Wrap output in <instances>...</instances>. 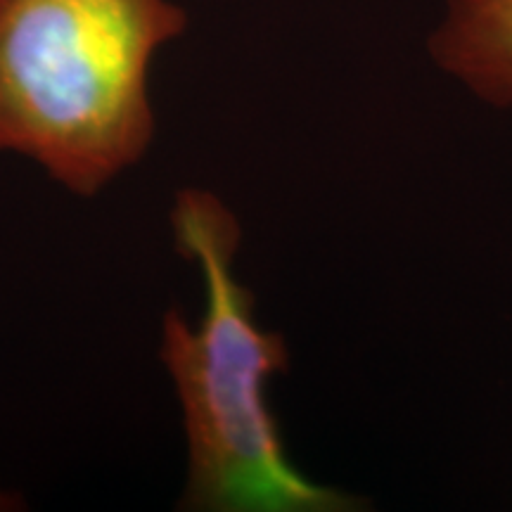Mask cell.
Here are the masks:
<instances>
[{
  "label": "cell",
  "mask_w": 512,
  "mask_h": 512,
  "mask_svg": "<svg viewBox=\"0 0 512 512\" xmlns=\"http://www.w3.org/2000/svg\"><path fill=\"white\" fill-rule=\"evenodd\" d=\"M17 498L12 494H5V491H0V510H12L17 508Z\"/></svg>",
  "instance_id": "obj_4"
},
{
  "label": "cell",
  "mask_w": 512,
  "mask_h": 512,
  "mask_svg": "<svg viewBox=\"0 0 512 512\" xmlns=\"http://www.w3.org/2000/svg\"><path fill=\"white\" fill-rule=\"evenodd\" d=\"M185 29L171 0H0V152L98 195L150 147L152 62Z\"/></svg>",
  "instance_id": "obj_2"
},
{
  "label": "cell",
  "mask_w": 512,
  "mask_h": 512,
  "mask_svg": "<svg viewBox=\"0 0 512 512\" xmlns=\"http://www.w3.org/2000/svg\"><path fill=\"white\" fill-rule=\"evenodd\" d=\"M176 247L200 266L202 318L164 316L162 361L174 377L188 437L185 508L228 512H330L351 501L294 470L268 380L290 366L285 337L254 320V297L233 273L240 223L219 197L178 192L171 211Z\"/></svg>",
  "instance_id": "obj_1"
},
{
  "label": "cell",
  "mask_w": 512,
  "mask_h": 512,
  "mask_svg": "<svg viewBox=\"0 0 512 512\" xmlns=\"http://www.w3.org/2000/svg\"><path fill=\"white\" fill-rule=\"evenodd\" d=\"M430 53L477 98L512 105V0H446Z\"/></svg>",
  "instance_id": "obj_3"
}]
</instances>
